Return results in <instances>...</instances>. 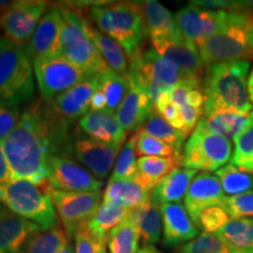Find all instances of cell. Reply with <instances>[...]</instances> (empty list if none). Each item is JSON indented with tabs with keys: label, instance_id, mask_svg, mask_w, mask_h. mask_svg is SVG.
I'll return each mask as SVG.
<instances>
[{
	"label": "cell",
	"instance_id": "cell-1",
	"mask_svg": "<svg viewBox=\"0 0 253 253\" xmlns=\"http://www.w3.org/2000/svg\"><path fill=\"white\" fill-rule=\"evenodd\" d=\"M68 125L43 100L32 103L1 143L12 179L46 183L50 155H67L72 137Z\"/></svg>",
	"mask_w": 253,
	"mask_h": 253
},
{
	"label": "cell",
	"instance_id": "cell-2",
	"mask_svg": "<svg viewBox=\"0 0 253 253\" xmlns=\"http://www.w3.org/2000/svg\"><path fill=\"white\" fill-rule=\"evenodd\" d=\"M249 72V60L208 66L203 77L204 116L224 110L249 115L252 112L248 93Z\"/></svg>",
	"mask_w": 253,
	"mask_h": 253
},
{
	"label": "cell",
	"instance_id": "cell-3",
	"mask_svg": "<svg viewBox=\"0 0 253 253\" xmlns=\"http://www.w3.org/2000/svg\"><path fill=\"white\" fill-rule=\"evenodd\" d=\"M89 17L103 34L115 40L125 49L129 61L143 50L148 33L142 2H99L89 9Z\"/></svg>",
	"mask_w": 253,
	"mask_h": 253
},
{
	"label": "cell",
	"instance_id": "cell-4",
	"mask_svg": "<svg viewBox=\"0 0 253 253\" xmlns=\"http://www.w3.org/2000/svg\"><path fill=\"white\" fill-rule=\"evenodd\" d=\"M198 50L207 66L248 60L253 55V12L229 11L225 25Z\"/></svg>",
	"mask_w": 253,
	"mask_h": 253
},
{
	"label": "cell",
	"instance_id": "cell-5",
	"mask_svg": "<svg viewBox=\"0 0 253 253\" xmlns=\"http://www.w3.org/2000/svg\"><path fill=\"white\" fill-rule=\"evenodd\" d=\"M0 201L9 211L33 221L42 230L59 225L48 182L37 184L27 179H11L0 188Z\"/></svg>",
	"mask_w": 253,
	"mask_h": 253
},
{
	"label": "cell",
	"instance_id": "cell-6",
	"mask_svg": "<svg viewBox=\"0 0 253 253\" xmlns=\"http://www.w3.org/2000/svg\"><path fill=\"white\" fill-rule=\"evenodd\" d=\"M63 15L60 54L89 75H103L109 71L90 37L88 19L71 5H59Z\"/></svg>",
	"mask_w": 253,
	"mask_h": 253
},
{
	"label": "cell",
	"instance_id": "cell-7",
	"mask_svg": "<svg viewBox=\"0 0 253 253\" xmlns=\"http://www.w3.org/2000/svg\"><path fill=\"white\" fill-rule=\"evenodd\" d=\"M33 62L25 47L0 38V101L21 106L34 97Z\"/></svg>",
	"mask_w": 253,
	"mask_h": 253
},
{
	"label": "cell",
	"instance_id": "cell-8",
	"mask_svg": "<svg viewBox=\"0 0 253 253\" xmlns=\"http://www.w3.org/2000/svg\"><path fill=\"white\" fill-rule=\"evenodd\" d=\"M129 62L128 74L148 90L154 108L162 95L169 94L178 84H191L201 87V79L186 74L154 48L144 50Z\"/></svg>",
	"mask_w": 253,
	"mask_h": 253
},
{
	"label": "cell",
	"instance_id": "cell-9",
	"mask_svg": "<svg viewBox=\"0 0 253 253\" xmlns=\"http://www.w3.org/2000/svg\"><path fill=\"white\" fill-rule=\"evenodd\" d=\"M232 157L231 141L221 136L196 129L184 145L182 166L186 169L216 171L226 166Z\"/></svg>",
	"mask_w": 253,
	"mask_h": 253
},
{
	"label": "cell",
	"instance_id": "cell-10",
	"mask_svg": "<svg viewBox=\"0 0 253 253\" xmlns=\"http://www.w3.org/2000/svg\"><path fill=\"white\" fill-rule=\"evenodd\" d=\"M33 68L41 99L47 103L91 77L61 54L37 60L33 62Z\"/></svg>",
	"mask_w": 253,
	"mask_h": 253
},
{
	"label": "cell",
	"instance_id": "cell-11",
	"mask_svg": "<svg viewBox=\"0 0 253 253\" xmlns=\"http://www.w3.org/2000/svg\"><path fill=\"white\" fill-rule=\"evenodd\" d=\"M45 0H17L0 12V28L5 38L15 45L25 47L43 15L48 11Z\"/></svg>",
	"mask_w": 253,
	"mask_h": 253
},
{
	"label": "cell",
	"instance_id": "cell-12",
	"mask_svg": "<svg viewBox=\"0 0 253 253\" xmlns=\"http://www.w3.org/2000/svg\"><path fill=\"white\" fill-rule=\"evenodd\" d=\"M49 195L69 240L79 227L86 225L87 221L102 204L101 191L65 192L53 190L49 186Z\"/></svg>",
	"mask_w": 253,
	"mask_h": 253
},
{
	"label": "cell",
	"instance_id": "cell-13",
	"mask_svg": "<svg viewBox=\"0 0 253 253\" xmlns=\"http://www.w3.org/2000/svg\"><path fill=\"white\" fill-rule=\"evenodd\" d=\"M227 14L229 11H209L190 2V5L177 12L175 19L186 42L199 48V46L221 30L226 23Z\"/></svg>",
	"mask_w": 253,
	"mask_h": 253
},
{
	"label": "cell",
	"instance_id": "cell-14",
	"mask_svg": "<svg viewBox=\"0 0 253 253\" xmlns=\"http://www.w3.org/2000/svg\"><path fill=\"white\" fill-rule=\"evenodd\" d=\"M50 189L65 192H97L103 183L84 168L62 155H50L48 158V178Z\"/></svg>",
	"mask_w": 253,
	"mask_h": 253
},
{
	"label": "cell",
	"instance_id": "cell-15",
	"mask_svg": "<svg viewBox=\"0 0 253 253\" xmlns=\"http://www.w3.org/2000/svg\"><path fill=\"white\" fill-rule=\"evenodd\" d=\"M121 148L93 140L87 135H78L71 137L68 154L84 164L94 176L106 178L115 166Z\"/></svg>",
	"mask_w": 253,
	"mask_h": 253
},
{
	"label": "cell",
	"instance_id": "cell-16",
	"mask_svg": "<svg viewBox=\"0 0 253 253\" xmlns=\"http://www.w3.org/2000/svg\"><path fill=\"white\" fill-rule=\"evenodd\" d=\"M62 31L63 15L59 5H54L46 12L25 46L31 61L60 54Z\"/></svg>",
	"mask_w": 253,
	"mask_h": 253
},
{
	"label": "cell",
	"instance_id": "cell-17",
	"mask_svg": "<svg viewBox=\"0 0 253 253\" xmlns=\"http://www.w3.org/2000/svg\"><path fill=\"white\" fill-rule=\"evenodd\" d=\"M101 75H91L48 103L60 119L71 122L90 112L91 97L99 89Z\"/></svg>",
	"mask_w": 253,
	"mask_h": 253
},
{
	"label": "cell",
	"instance_id": "cell-18",
	"mask_svg": "<svg viewBox=\"0 0 253 253\" xmlns=\"http://www.w3.org/2000/svg\"><path fill=\"white\" fill-rule=\"evenodd\" d=\"M130 87L116 110V120L125 131H138L154 110L148 90L128 74Z\"/></svg>",
	"mask_w": 253,
	"mask_h": 253
},
{
	"label": "cell",
	"instance_id": "cell-19",
	"mask_svg": "<svg viewBox=\"0 0 253 253\" xmlns=\"http://www.w3.org/2000/svg\"><path fill=\"white\" fill-rule=\"evenodd\" d=\"M225 197L218 177L209 172H201L190 184L184 198V207L196 224L202 211L221 204Z\"/></svg>",
	"mask_w": 253,
	"mask_h": 253
},
{
	"label": "cell",
	"instance_id": "cell-20",
	"mask_svg": "<svg viewBox=\"0 0 253 253\" xmlns=\"http://www.w3.org/2000/svg\"><path fill=\"white\" fill-rule=\"evenodd\" d=\"M163 224V243L167 246H176L197 238L198 227L189 216L182 203L161 205Z\"/></svg>",
	"mask_w": 253,
	"mask_h": 253
},
{
	"label": "cell",
	"instance_id": "cell-21",
	"mask_svg": "<svg viewBox=\"0 0 253 253\" xmlns=\"http://www.w3.org/2000/svg\"><path fill=\"white\" fill-rule=\"evenodd\" d=\"M150 41L153 48L161 56L175 63L186 74L202 80L204 63L197 47L190 45L185 40L150 39Z\"/></svg>",
	"mask_w": 253,
	"mask_h": 253
},
{
	"label": "cell",
	"instance_id": "cell-22",
	"mask_svg": "<svg viewBox=\"0 0 253 253\" xmlns=\"http://www.w3.org/2000/svg\"><path fill=\"white\" fill-rule=\"evenodd\" d=\"M79 128L84 135L102 143L123 147L126 132L116 120L115 113L109 110L87 113L79 121Z\"/></svg>",
	"mask_w": 253,
	"mask_h": 253
},
{
	"label": "cell",
	"instance_id": "cell-23",
	"mask_svg": "<svg viewBox=\"0 0 253 253\" xmlns=\"http://www.w3.org/2000/svg\"><path fill=\"white\" fill-rule=\"evenodd\" d=\"M40 230L33 221L0 208V253H19L28 238Z\"/></svg>",
	"mask_w": 253,
	"mask_h": 253
},
{
	"label": "cell",
	"instance_id": "cell-24",
	"mask_svg": "<svg viewBox=\"0 0 253 253\" xmlns=\"http://www.w3.org/2000/svg\"><path fill=\"white\" fill-rule=\"evenodd\" d=\"M126 219L137 230L144 245L153 246L160 242L163 231L161 207L151 202V199L129 210Z\"/></svg>",
	"mask_w": 253,
	"mask_h": 253
},
{
	"label": "cell",
	"instance_id": "cell-25",
	"mask_svg": "<svg viewBox=\"0 0 253 253\" xmlns=\"http://www.w3.org/2000/svg\"><path fill=\"white\" fill-rule=\"evenodd\" d=\"M142 6L150 39L184 40L175 17L161 2L147 0L142 2Z\"/></svg>",
	"mask_w": 253,
	"mask_h": 253
},
{
	"label": "cell",
	"instance_id": "cell-26",
	"mask_svg": "<svg viewBox=\"0 0 253 253\" xmlns=\"http://www.w3.org/2000/svg\"><path fill=\"white\" fill-rule=\"evenodd\" d=\"M196 176L197 170L177 168L153 189L150 192L151 202L158 207L167 203H181Z\"/></svg>",
	"mask_w": 253,
	"mask_h": 253
},
{
	"label": "cell",
	"instance_id": "cell-27",
	"mask_svg": "<svg viewBox=\"0 0 253 253\" xmlns=\"http://www.w3.org/2000/svg\"><path fill=\"white\" fill-rule=\"evenodd\" d=\"M150 199V191L135 182L134 179H109L103 194L104 203L131 210L144 204Z\"/></svg>",
	"mask_w": 253,
	"mask_h": 253
},
{
	"label": "cell",
	"instance_id": "cell-28",
	"mask_svg": "<svg viewBox=\"0 0 253 253\" xmlns=\"http://www.w3.org/2000/svg\"><path fill=\"white\" fill-rule=\"evenodd\" d=\"M178 166H182V160L175 157H140L132 179L151 192L158 183Z\"/></svg>",
	"mask_w": 253,
	"mask_h": 253
},
{
	"label": "cell",
	"instance_id": "cell-29",
	"mask_svg": "<svg viewBox=\"0 0 253 253\" xmlns=\"http://www.w3.org/2000/svg\"><path fill=\"white\" fill-rule=\"evenodd\" d=\"M249 115L231 112V110H224V112H218L209 116H204L199 121L197 128L231 141L235 140L239 132L245 128Z\"/></svg>",
	"mask_w": 253,
	"mask_h": 253
},
{
	"label": "cell",
	"instance_id": "cell-30",
	"mask_svg": "<svg viewBox=\"0 0 253 253\" xmlns=\"http://www.w3.org/2000/svg\"><path fill=\"white\" fill-rule=\"evenodd\" d=\"M87 32L109 69L122 75L128 74L130 62H129V59L126 58L125 49L112 38H109L106 34H103L102 32L96 30L94 26H91L89 21L87 24Z\"/></svg>",
	"mask_w": 253,
	"mask_h": 253
},
{
	"label": "cell",
	"instance_id": "cell-31",
	"mask_svg": "<svg viewBox=\"0 0 253 253\" xmlns=\"http://www.w3.org/2000/svg\"><path fill=\"white\" fill-rule=\"evenodd\" d=\"M233 252L253 253V218L230 219L216 233Z\"/></svg>",
	"mask_w": 253,
	"mask_h": 253
},
{
	"label": "cell",
	"instance_id": "cell-32",
	"mask_svg": "<svg viewBox=\"0 0 253 253\" xmlns=\"http://www.w3.org/2000/svg\"><path fill=\"white\" fill-rule=\"evenodd\" d=\"M128 211L125 208L102 202L96 212L86 223V226L99 239H107L110 231L126 219Z\"/></svg>",
	"mask_w": 253,
	"mask_h": 253
},
{
	"label": "cell",
	"instance_id": "cell-33",
	"mask_svg": "<svg viewBox=\"0 0 253 253\" xmlns=\"http://www.w3.org/2000/svg\"><path fill=\"white\" fill-rule=\"evenodd\" d=\"M68 240L65 230L60 225L40 230L28 238L19 253H59Z\"/></svg>",
	"mask_w": 253,
	"mask_h": 253
},
{
	"label": "cell",
	"instance_id": "cell-34",
	"mask_svg": "<svg viewBox=\"0 0 253 253\" xmlns=\"http://www.w3.org/2000/svg\"><path fill=\"white\" fill-rule=\"evenodd\" d=\"M141 129L147 132V134L158 138V140L172 145V147H175L176 149L181 151V153L183 144H184L186 136H188L183 131L178 130V129L173 128V126L155 109L153 110V113L150 114L147 121H145L143 128Z\"/></svg>",
	"mask_w": 253,
	"mask_h": 253
},
{
	"label": "cell",
	"instance_id": "cell-35",
	"mask_svg": "<svg viewBox=\"0 0 253 253\" xmlns=\"http://www.w3.org/2000/svg\"><path fill=\"white\" fill-rule=\"evenodd\" d=\"M216 176L220 181L224 194L229 196H237L252 191L253 175L239 169L232 163L226 164L217 170Z\"/></svg>",
	"mask_w": 253,
	"mask_h": 253
},
{
	"label": "cell",
	"instance_id": "cell-36",
	"mask_svg": "<svg viewBox=\"0 0 253 253\" xmlns=\"http://www.w3.org/2000/svg\"><path fill=\"white\" fill-rule=\"evenodd\" d=\"M100 87L107 97V110L116 113L128 93L130 82L128 74L122 75L109 69L106 74L101 75Z\"/></svg>",
	"mask_w": 253,
	"mask_h": 253
},
{
	"label": "cell",
	"instance_id": "cell-37",
	"mask_svg": "<svg viewBox=\"0 0 253 253\" xmlns=\"http://www.w3.org/2000/svg\"><path fill=\"white\" fill-rule=\"evenodd\" d=\"M231 163L246 172L253 173V110L245 128L235 138V153Z\"/></svg>",
	"mask_w": 253,
	"mask_h": 253
},
{
	"label": "cell",
	"instance_id": "cell-38",
	"mask_svg": "<svg viewBox=\"0 0 253 253\" xmlns=\"http://www.w3.org/2000/svg\"><path fill=\"white\" fill-rule=\"evenodd\" d=\"M140 235L137 230L125 219L107 236V248L110 253H137Z\"/></svg>",
	"mask_w": 253,
	"mask_h": 253
},
{
	"label": "cell",
	"instance_id": "cell-39",
	"mask_svg": "<svg viewBox=\"0 0 253 253\" xmlns=\"http://www.w3.org/2000/svg\"><path fill=\"white\" fill-rule=\"evenodd\" d=\"M136 142H137V131L126 141L116 158L115 166L110 179H132L137 170V160H136Z\"/></svg>",
	"mask_w": 253,
	"mask_h": 253
},
{
	"label": "cell",
	"instance_id": "cell-40",
	"mask_svg": "<svg viewBox=\"0 0 253 253\" xmlns=\"http://www.w3.org/2000/svg\"><path fill=\"white\" fill-rule=\"evenodd\" d=\"M136 151L141 157H175L182 160L181 151L172 145L147 134L142 129L137 131Z\"/></svg>",
	"mask_w": 253,
	"mask_h": 253
},
{
	"label": "cell",
	"instance_id": "cell-41",
	"mask_svg": "<svg viewBox=\"0 0 253 253\" xmlns=\"http://www.w3.org/2000/svg\"><path fill=\"white\" fill-rule=\"evenodd\" d=\"M179 253H232V251L216 235L203 232L183 245Z\"/></svg>",
	"mask_w": 253,
	"mask_h": 253
},
{
	"label": "cell",
	"instance_id": "cell-42",
	"mask_svg": "<svg viewBox=\"0 0 253 253\" xmlns=\"http://www.w3.org/2000/svg\"><path fill=\"white\" fill-rule=\"evenodd\" d=\"M230 219L231 217L223 205H213V207H210L202 211L196 225H197L198 229L203 230L205 233L216 235L221 227H224L229 223Z\"/></svg>",
	"mask_w": 253,
	"mask_h": 253
},
{
	"label": "cell",
	"instance_id": "cell-43",
	"mask_svg": "<svg viewBox=\"0 0 253 253\" xmlns=\"http://www.w3.org/2000/svg\"><path fill=\"white\" fill-rule=\"evenodd\" d=\"M221 205L227 211L231 219L253 218V191L237 196H227Z\"/></svg>",
	"mask_w": 253,
	"mask_h": 253
},
{
	"label": "cell",
	"instance_id": "cell-44",
	"mask_svg": "<svg viewBox=\"0 0 253 253\" xmlns=\"http://www.w3.org/2000/svg\"><path fill=\"white\" fill-rule=\"evenodd\" d=\"M20 106L0 101V142H4L14 130L21 118Z\"/></svg>",
	"mask_w": 253,
	"mask_h": 253
},
{
	"label": "cell",
	"instance_id": "cell-45",
	"mask_svg": "<svg viewBox=\"0 0 253 253\" xmlns=\"http://www.w3.org/2000/svg\"><path fill=\"white\" fill-rule=\"evenodd\" d=\"M154 109L156 110L158 114H161V115H162L173 128L184 132V121H183L182 119L181 110L178 109V107H177L176 104H173L171 102L169 94L162 95V96L158 99L156 104H155Z\"/></svg>",
	"mask_w": 253,
	"mask_h": 253
},
{
	"label": "cell",
	"instance_id": "cell-46",
	"mask_svg": "<svg viewBox=\"0 0 253 253\" xmlns=\"http://www.w3.org/2000/svg\"><path fill=\"white\" fill-rule=\"evenodd\" d=\"M74 240V253H99L101 244L107 239H99L86 225H82L75 232Z\"/></svg>",
	"mask_w": 253,
	"mask_h": 253
},
{
	"label": "cell",
	"instance_id": "cell-47",
	"mask_svg": "<svg viewBox=\"0 0 253 253\" xmlns=\"http://www.w3.org/2000/svg\"><path fill=\"white\" fill-rule=\"evenodd\" d=\"M11 179V171H9L7 161H6L4 150H2V144L0 142V188H2Z\"/></svg>",
	"mask_w": 253,
	"mask_h": 253
},
{
	"label": "cell",
	"instance_id": "cell-48",
	"mask_svg": "<svg viewBox=\"0 0 253 253\" xmlns=\"http://www.w3.org/2000/svg\"><path fill=\"white\" fill-rule=\"evenodd\" d=\"M91 112H101V110H107V97L104 95L102 88L99 87V89L95 91L90 102Z\"/></svg>",
	"mask_w": 253,
	"mask_h": 253
},
{
	"label": "cell",
	"instance_id": "cell-49",
	"mask_svg": "<svg viewBox=\"0 0 253 253\" xmlns=\"http://www.w3.org/2000/svg\"><path fill=\"white\" fill-rule=\"evenodd\" d=\"M248 93H249V99L253 103V69L250 73L249 79H248Z\"/></svg>",
	"mask_w": 253,
	"mask_h": 253
},
{
	"label": "cell",
	"instance_id": "cell-50",
	"mask_svg": "<svg viewBox=\"0 0 253 253\" xmlns=\"http://www.w3.org/2000/svg\"><path fill=\"white\" fill-rule=\"evenodd\" d=\"M137 253H162V252H160L158 250H156L151 245H143V248L138 250Z\"/></svg>",
	"mask_w": 253,
	"mask_h": 253
},
{
	"label": "cell",
	"instance_id": "cell-51",
	"mask_svg": "<svg viewBox=\"0 0 253 253\" xmlns=\"http://www.w3.org/2000/svg\"><path fill=\"white\" fill-rule=\"evenodd\" d=\"M59 253H74V248H73L71 240H68V242L63 245V248L60 250Z\"/></svg>",
	"mask_w": 253,
	"mask_h": 253
},
{
	"label": "cell",
	"instance_id": "cell-52",
	"mask_svg": "<svg viewBox=\"0 0 253 253\" xmlns=\"http://www.w3.org/2000/svg\"><path fill=\"white\" fill-rule=\"evenodd\" d=\"M11 2L6 1V0H0V12H2L4 9H6L9 6Z\"/></svg>",
	"mask_w": 253,
	"mask_h": 253
},
{
	"label": "cell",
	"instance_id": "cell-53",
	"mask_svg": "<svg viewBox=\"0 0 253 253\" xmlns=\"http://www.w3.org/2000/svg\"><path fill=\"white\" fill-rule=\"evenodd\" d=\"M99 253H108V252H107V240H104L102 244H101Z\"/></svg>",
	"mask_w": 253,
	"mask_h": 253
},
{
	"label": "cell",
	"instance_id": "cell-54",
	"mask_svg": "<svg viewBox=\"0 0 253 253\" xmlns=\"http://www.w3.org/2000/svg\"><path fill=\"white\" fill-rule=\"evenodd\" d=\"M232 253H240V252H233V251H232Z\"/></svg>",
	"mask_w": 253,
	"mask_h": 253
},
{
	"label": "cell",
	"instance_id": "cell-55",
	"mask_svg": "<svg viewBox=\"0 0 253 253\" xmlns=\"http://www.w3.org/2000/svg\"><path fill=\"white\" fill-rule=\"evenodd\" d=\"M0 208H1V207H0Z\"/></svg>",
	"mask_w": 253,
	"mask_h": 253
}]
</instances>
